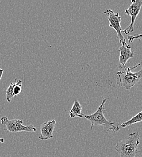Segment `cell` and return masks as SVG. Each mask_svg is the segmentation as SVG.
<instances>
[{
    "instance_id": "6da1fadb",
    "label": "cell",
    "mask_w": 142,
    "mask_h": 157,
    "mask_svg": "<svg viewBox=\"0 0 142 157\" xmlns=\"http://www.w3.org/2000/svg\"><path fill=\"white\" fill-rule=\"evenodd\" d=\"M139 144V132H132L116 144L115 150L120 157H136L137 154L140 152L137 149Z\"/></svg>"
},
{
    "instance_id": "7a4b0ae2",
    "label": "cell",
    "mask_w": 142,
    "mask_h": 157,
    "mask_svg": "<svg viewBox=\"0 0 142 157\" xmlns=\"http://www.w3.org/2000/svg\"><path fill=\"white\" fill-rule=\"evenodd\" d=\"M106 100V98H104L102 100L101 105L98 108L94 113L89 115L83 114V117L88 120L91 123V130H92L94 126H102L105 127L108 131H112L114 132L119 131L120 128L115 125L114 122L108 120L104 116V106Z\"/></svg>"
},
{
    "instance_id": "3957f363",
    "label": "cell",
    "mask_w": 142,
    "mask_h": 157,
    "mask_svg": "<svg viewBox=\"0 0 142 157\" xmlns=\"http://www.w3.org/2000/svg\"><path fill=\"white\" fill-rule=\"evenodd\" d=\"M140 65L141 63H140L132 67L128 68L126 71H118L117 73V84L128 90L134 86L142 78V68L140 70L136 73L131 72V70L136 68Z\"/></svg>"
},
{
    "instance_id": "277c9868",
    "label": "cell",
    "mask_w": 142,
    "mask_h": 157,
    "mask_svg": "<svg viewBox=\"0 0 142 157\" xmlns=\"http://www.w3.org/2000/svg\"><path fill=\"white\" fill-rule=\"evenodd\" d=\"M1 123L4 126L6 131L11 133L21 132H36L37 129L33 125L24 126L22 120L9 119L6 116L1 118Z\"/></svg>"
},
{
    "instance_id": "5b68a950",
    "label": "cell",
    "mask_w": 142,
    "mask_h": 157,
    "mask_svg": "<svg viewBox=\"0 0 142 157\" xmlns=\"http://www.w3.org/2000/svg\"><path fill=\"white\" fill-rule=\"evenodd\" d=\"M131 4L125 10V13L131 17V22L129 26H128L125 30L122 31L125 34L128 35L134 30V23L136 18L139 15L140 11L142 7V0H132Z\"/></svg>"
},
{
    "instance_id": "8992f818",
    "label": "cell",
    "mask_w": 142,
    "mask_h": 157,
    "mask_svg": "<svg viewBox=\"0 0 142 157\" xmlns=\"http://www.w3.org/2000/svg\"><path fill=\"white\" fill-rule=\"evenodd\" d=\"M103 13L105 14L108 18L109 27L113 28L116 31L117 34V38L119 40L120 43L122 44L125 43L126 40L122 35L123 30L121 25L122 17L120 16L119 13H114L111 9H107L106 10L103 12Z\"/></svg>"
},
{
    "instance_id": "52a82bcc",
    "label": "cell",
    "mask_w": 142,
    "mask_h": 157,
    "mask_svg": "<svg viewBox=\"0 0 142 157\" xmlns=\"http://www.w3.org/2000/svg\"><path fill=\"white\" fill-rule=\"evenodd\" d=\"M120 56H119V68H123L126 71L128 67H126L127 61L134 56L136 52L131 51V46L126 44V42L122 44L119 48Z\"/></svg>"
},
{
    "instance_id": "ba28073f",
    "label": "cell",
    "mask_w": 142,
    "mask_h": 157,
    "mask_svg": "<svg viewBox=\"0 0 142 157\" xmlns=\"http://www.w3.org/2000/svg\"><path fill=\"white\" fill-rule=\"evenodd\" d=\"M56 120H52L44 122L41 126V134L38 138L41 140H47L53 138V131L55 128Z\"/></svg>"
},
{
    "instance_id": "9c48e42d",
    "label": "cell",
    "mask_w": 142,
    "mask_h": 157,
    "mask_svg": "<svg viewBox=\"0 0 142 157\" xmlns=\"http://www.w3.org/2000/svg\"><path fill=\"white\" fill-rule=\"evenodd\" d=\"M82 107L79 101L76 99L74 101L73 106L69 112V116L71 118L83 117V114L82 113Z\"/></svg>"
},
{
    "instance_id": "30bf717a",
    "label": "cell",
    "mask_w": 142,
    "mask_h": 157,
    "mask_svg": "<svg viewBox=\"0 0 142 157\" xmlns=\"http://www.w3.org/2000/svg\"><path fill=\"white\" fill-rule=\"evenodd\" d=\"M142 121V111L139 113L137 114H136L135 116L131 118L130 120L124 122L121 124V127L122 128H126L129 126H131L132 124L138 123Z\"/></svg>"
},
{
    "instance_id": "8fae6325",
    "label": "cell",
    "mask_w": 142,
    "mask_h": 157,
    "mask_svg": "<svg viewBox=\"0 0 142 157\" xmlns=\"http://www.w3.org/2000/svg\"><path fill=\"white\" fill-rule=\"evenodd\" d=\"M15 86L13 88V95L14 96H17L19 94H20L22 91V81L21 80H18V78H15Z\"/></svg>"
},
{
    "instance_id": "7c38bea8",
    "label": "cell",
    "mask_w": 142,
    "mask_h": 157,
    "mask_svg": "<svg viewBox=\"0 0 142 157\" xmlns=\"http://www.w3.org/2000/svg\"><path fill=\"white\" fill-rule=\"evenodd\" d=\"M15 86V82L10 83L9 86L6 90V100L7 102H11L12 100L15 97L13 95V88Z\"/></svg>"
},
{
    "instance_id": "4fadbf2b",
    "label": "cell",
    "mask_w": 142,
    "mask_h": 157,
    "mask_svg": "<svg viewBox=\"0 0 142 157\" xmlns=\"http://www.w3.org/2000/svg\"><path fill=\"white\" fill-rule=\"evenodd\" d=\"M142 38V34H140L136 36H128V39L130 43L132 42L135 39H140Z\"/></svg>"
},
{
    "instance_id": "5bb4252c",
    "label": "cell",
    "mask_w": 142,
    "mask_h": 157,
    "mask_svg": "<svg viewBox=\"0 0 142 157\" xmlns=\"http://www.w3.org/2000/svg\"><path fill=\"white\" fill-rule=\"evenodd\" d=\"M4 69H2V68H0V80L2 76V75H3V73H4Z\"/></svg>"
},
{
    "instance_id": "9a60e30c",
    "label": "cell",
    "mask_w": 142,
    "mask_h": 157,
    "mask_svg": "<svg viewBox=\"0 0 142 157\" xmlns=\"http://www.w3.org/2000/svg\"><path fill=\"white\" fill-rule=\"evenodd\" d=\"M4 141H5V140L3 138H0V143H4Z\"/></svg>"
}]
</instances>
